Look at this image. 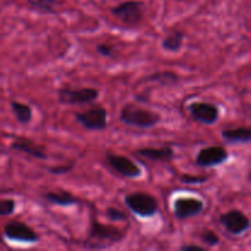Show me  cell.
I'll use <instances>...</instances> for the list:
<instances>
[{
    "label": "cell",
    "instance_id": "1",
    "mask_svg": "<svg viewBox=\"0 0 251 251\" xmlns=\"http://www.w3.org/2000/svg\"><path fill=\"white\" fill-rule=\"evenodd\" d=\"M124 235L125 233L114 226L100 225L98 221L92 220L85 247L88 249H105L119 243Z\"/></svg>",
    "mask_w": 251,
    "mask_h": 251
},
{
    "label": "cell",
    "instance_id": "2",
    "mask_svg": "<svg viewBox=\"0 0 251 251\" xmlns=\"http://www.w3.org/2000/svg\"><path fill=\"white\" fill-rule=\"evenodd\" d=\"M119 117L123 124L139 129L153 127L162 120L158 113L140 107L135 103H126L120 110Z\"/></svg>",
    "mask_w": 251,
    "mask_h": 251
},
{
    "label": "cell",
    "instance_id": "3",
    "mask_svg": "<svg viewBox=\"0 0 251 251\" xmlns=\"http://www.w3.org/2000/svg\"><path fill=\"white\" fill-rule=\"evenodd\" d=\"M124 202L131 212L142 218H149L154 216L159 207L158 201L153 195L142 193V191L125 195Z\"/></svg>",
    "mask_w": 251,
    "mask_h": 251
},
{
    "label": "cell",
    "instance_id": "4",
    "mask_svg": "<svg viewBox=\"0 0 251 251\" xmlns=\"http://www.w3.org/2000/svg\"><path fill=\"white\" fill-rule=\"evenodd\" d=\"M110 12L123 24L136 26L144 19V2L137 1V0H127L112 7Z\"/></svg>",
    "mask_w": 251,
    "mask_h": 251
},
{
    "label": "cell",
    "instance_id": "5",
    "mask_svg": "<svg viewBox=\"0 0 251 251\" xmlns=\"http://www.w3.org/2000/svg\"><path fill=\"white\" fill-rule=\"evenodd\" d=\"M98 90L92 87L73 88L63 87L58 91V100L61 104L65 105H80V104H88V103L95 102L98 98Z\"/></svg>",
    "mask_w": 251,
    "mask_h": 251
},
{
    "label": "cell",
    "instance_id": "6",
    "mask_svg": "<svg viewBox=\"0 0 251 251\" xmlns=\"http://www.w3.org/2000/svg\"><path fill=\"white\" fill-rule=\"evenodd\" d=\"M107 109L103 107L91 108L85 112L75 113V119L78 124L91 131H100L107 127Z\"/></svg>",
    "mask_w": 251,
    "mask_h": 251
},
{
    "label": "cell",
    "instance_id": "7",
    "mask_svg": "<svg viewBox=\"0 0 251 251\" xmlns=\"http://www.w3.org/2000/svg\"><path fill=\"white\" fill-rule=\"evenodd\" d=\"M4 235L11 242L33 244L39 240L36 230L32 229L26 223L19 221H11L4 227Z\"/></svg>",
    "mask_w": 251,
    "mask_h": 251
},
{
    "label": "cell",
    "instance_id": "8",
    "mask_svg": "<svg viewBox=\"0 0 251 251\" xmlns=\"http://www.w3.org/2000/svg\"><path fill=\"white\" fill-rule=\"evenodd\" d=\"M220 223L233 235H242L250 228L249 217L240 210H230L221 215Z\"/></svg>",
    "mask_w": 251,
    "mask_h": 251
},
{
    "label": "cell",
    "instance_id": "9",
    "mask_svg": "<svg viewBox=\"0 0 251 251\" xmlns=\"http://www.w3.org/2000/svg\"><path fill=\"white\" fill-rule=\"evenodd\" d=\"M189 113L195 122L205 125H213L220 119V108L213 103L193 102L189 105Z\"/></svg>",
    "mask_w": 251,
    "mask_h": 251
},
{
    "label": "cell",
    "instance_id": "10",
    "mask_svg": "<svg viewBox=\"0 0 251 251\" xmlns=\"http://www.w3.org/2000/svg\"><path fill=\"white\" fill-rule=\"evenodd\" d=\"M203 201L196 198H178L173 202L174 216L180 221L199 216L203 211Z\"/></svg>",
    "mask_w": 251,
    "mask_h": 251
},
{
    "label": "cell",
    "instance_id": "11",
    "mask_svg": "<svg viewBox=\"0 0 251 251\" xmlns=\"http://www.w3.org/2000/svg\"><path fill=\"white\" fill-rule=\"evenodd\" d=\"M105 159H107V163L109 164L110 168H113L125 178L136 179L142 176L141 168L136 163H134V161H131L129 157L108 153L105 156Z\"/></svg>",
    "mask_w": 251,
    "mask_h": 251
},
{
    "label": "cell",
    "instance_id": "12",
    "mask_svg": "<svg viewBox=\"0 0 251 251\" xmlns=\"http://www.w3.org/2000/svg\"><path fill=\"white\" fill-rule=\"evenodd\" d=\"M229 158L227 150L223 146H210L200 150L196 156V164L202 168H211L225 163Z\"/></svg>",
    "mask_w": 251,
    "mask_h": 251
},
{
    "label": "cell",
    "instance_id": "13",
    "mask_svg": "<svg viewBox=\"0 0 251 251\" xmlns=\"http://www.w3.org/2000/svg\"><path fill=\"white\" fill-rule=\"evenodd\" d=\"M135 153L152 162H171L174 158V150L171 146L157 147V149L144 147L137 150Z\"/></svg>",
    "mask_w": 251,
    "mask_h": 251
},
{
    "label": "cell",
    "instance_id": "14",
    "mask_svg": "<svg viewBox=\"0 0 251 251\" xmlns=\"http://www.w3.org/2000/svg\"><path fill=\"white\" fill-rule=\"evenodd\" d=\"M11 149L34 157L37 159H47V157H48L43 147L34 144L33 141L28 139H17L16 141L11 144Z\"/></svg>",
    "mask_w": 251,
    "mask_h": 251
},
{
    "label": "cell",
    "instance_id": "15",
    "mask_svg": "<svg viewBox=\"0 0 251 251\" xmlns=\"http://www.w3.org/2000/svg\"><path fill=\"white\" fill-rule=\"evenodd\" d=\"M44 200L48 201L49 203L55 206H61V207H69V206H74L80 203L77 198L70 194L69 191H49V193L44 194Z\"/></svg>",
    "mask_w": 251,
    "mask_h": 251
},
{
    "label": "cell",
    "instance_id": "16",
    "mask_svg": "<svg viewBox=\"0 0 251 251\" xmlns=\"http://www.w3.org/2000/svg\"><path fill=\"white\" fill-rule=\"evenodd\" d=\"M222 137L229 144H249L251 141V130L249 127L223 130Z\"/></svg>",
    "mask_w": 251,
    "mask_h": 251
},
{
    "label": "cell",
    "instance_id": "17",
    "mask_svg": "<svg viewBox=\"0 0 251 251\" xmlns=\"http://www.w3.org/2000/svg\"><path fill=\"white\" fill-rule=\"evenodd\" d=\"M184 42V34L183 32L174 29L169 34H167L162 41V48L167 51H172V53H176L183 48Z\"/></svg>",
    "mask_w": 251,
    "mask_h": 251
},
{
    "label": "cell",
    "instance_id": "18",
    "mask_svg": "<svg viewBox=\"0 0 251 251\" xmlns=\"http://www.w3.org/2000/svg\"><path fill=\"white\" fill-rule=\"evenodd\" d=\"M10 107H11L12 113H14L15 118H16V120L20 124L27 125L32 120V109L28 104L17 102V100H12L10 103Z\"/></svg>",
    "mask_w": 251,
    "mask_h": 251
},
{
    "label": "cell",
    "instance_id": "19",
    "mask_svg": "<svg viewBox=\"0 0 251 251\" xmlns=\"http://www.w3.org/2000/svg\"><path fill=\"white\" fill-rule=\"evenodd\" d=\"M145 81L157 82L161 86H174L176 83H178L179 76L173 71H161V73L151 74L145 78Z\"/></svg>",
    "mask_w": 251,
    "mask_h": 251
},
{
    "label": "cell",
    "instance_id": "20",
    "mask_svg": "<svg viewBox=\"0 0 251 251\" xmlns=\"http://www.w3.org/2000/svg\"><path fill=\"white\" fill-rule=\"evenodd\" d=\"M28 2L42 12H54L59 0H28Z\"/></svg>",
    "mask_w": 251,
    "mask_h": 251
},
{
    "label": "cell",
    "instance_id": "21",
    "mask_svg": "<svg viewBox=\"0 0 251 251\" xmlns=\"http://www.w3.org/2000/svg\"><path fill=\"white\" fill-rule=\"evenodd\" d=\"M201 240L205 245L207 247H217L220 244V237L216 234L213 230H205V232L201 234Z\"/></svg>",
    "mask_w": 251,
    "mask_h": 251
},
{
    "label": "cell",
    "instance_id": "22",
    "mask_svg": "<svg viewBox=\"0 0 251 251\" xmlns=\"http://www.w3.org/2000/svg\"><path fill=\"white\" fill-rule=\"evenodd\" d=\"M16 203L12 199H4L0 200V216H10L14 213Z\"/></svg>",
    "mask_w": 251,
    "mask_h": 251
},
{
    "label": "cell",
    "instance_id": "23",
    "mask_svg": "<svg viewBox=\"0 0 251 251\" xmlns=\"http://www.w3.org/2000/svg\"><path fill=\"white\" fill-rule=\"evenodd\" d=\"M105 215L112 222H119V221H125L127 218L126 213L122 210H118L115 207H108L105 211Z\"/></svg>",
    "mask_w": 251,
    "mask_h": 251
},
{
    "label": "cell",
    "instance_id": "24",
    "mask_svg": "<svg viewBox=\"0 0 251 251\" xmlns=\"http://www.w3.org/2000/svg\"><path fill=\"white\" fill-rule=\"evenodd\" d=\"M180 180L184 184H203L208 180V176H189V174H183L180 176Z\"/></svg>",
    "mask_w": 251,
    "mask_h": 251
},
{
    "label": "cell",
    "instance_id": "25",
    "mask_svg": "<svg viewBox=\"0 0 251 251\" xmlns=\"http://www.w3.org/2000/svg\"><path fill=\"white\" fill-rule=\"evenodd\" d=\"M74 166H75V164L70 163V164H63V166H58V167H50V168H48V172L50 174H54V176H61V174H68L69 172L73 171Z\"/></svg>",
    "mask_w": 251,
    "mask_h": 251
},
{
    "label": "cell",
    "instance_id": "26",
    "mask_svg": "<svg viewBox=\"0 0 251 251\" xmlns=\"http://www.w3.org/2000/svg\"><path fill=\"white\" fill-rule=\"evenodd\" d=\"M96 50H97V53L100 54V55L105 56V58H110V56H113V53H114V48H113V46H110V44L108 43L97 44Z\"/></svg>",
    "mask_w": 251,
    "mask_h": 251
},
{
    "label": "cell",
    "instance_id": "27",
    "mask_svg": "<svg viewBox=\"0 0 251 251\" xmlns=\"http://www.w3.org/2000/svg\"><path fill=\"white\" fill-rule=\"evenodd\" d=\"M180 250H183V251H194V250L205 251V248L201 247V245L188 244V245H183V247H180Z\"/></svg>",
    "mask_w": 251,
    "mask_h": 251
}]
</instances>
